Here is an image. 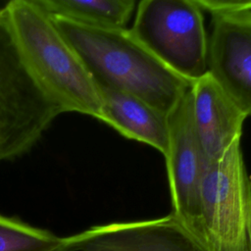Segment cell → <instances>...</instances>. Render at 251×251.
Returning <instances> with one entry per match:
<instances>
[{"label":"cell","instance_id":"obj_13","mask_svg":"<svg viewBox=\"0 0 251 251\" xmlns=\"http://www.w3.org/2000/svg\"><path fill=\"white\" fill-rule=\"evenodd\" d=\"M202 12H208L212 17L251 11V0H195Z\"/></svg>","mask_w":251,"mask_h":251},{"label":"cell","instance_id":"obj_9","mask_svg":"<svg viewBox=\"0 0 251 251\" xmlns=\"http://www.w3.org/2000/svg\"><path fill=\"white\" fill-rule=\"evenodd\" d=\"M195 130L207 159H220L240 139L247 116L207 73L191 83Z\"/></svg>","mask_w":251,"mask_h":251},{"label":"cell","instance_id":"obj_10","mask_svg":"<svg viewBox=\"0 0 251 251\" xmlns=\"http://www.w3.org/2000/svg\"><path fill=\"white\" fill-rule=\"evenodd\" d=\"M97 87L102 101L101 121L122 135L148 144L165 156L169 144L167 116L131 94Z\"/></svg>","mask_w":251,"mask_h":251},{"label":"cell","instance_id":"obj_8","mask_svg":"<svg viewBox=\"0 0 251 251\" xmlns=\"http://www.w3.org/2000/svg\"><path fill=\"white\" fill-rule=\"evenodd\" d=\"M64 251H199L176 218L94 226L62 237Z\"/></svg>","mask_w":251,"mask_h":251},{"label":"cell","instance_id":"obj_15","mask_svg":"<svg viewBox=\"0 0 251 251\" xmlns=\"http://www.w3.org/2000/svg\"><path fill=\"white\" fill-rule=\"evenodd\" d=\"M61 243H62V242H61ZM53 251H64V250H63V248H62V246H61V244H60V246H59L58 248H56L55 250H53Z\"/></svg>","mask_w":251,"mask_h":251},{"label":"cell","instance_id":"obj_12","mask_svg":"<svg viewBox=\"0 0 251 251\" xmlns=\"http://www.w3.org/2000/svg\"><path fill=\"white\" fill-rule=\"evenodd\" d=\"M61 242L47 229L0 214V251H53Z\"/></svg>","mask_w":251,"mask_h":251},{"label":"cell","instance_id":"obj_11","mask_svg":"<svg viewBox=\"0 0 251 251\" xmlns=\"http://www.w3.org/2000/svg\"><path fill=\"white\" fill-rule=\"evenodd\" d=\"M50 16L100 28L125 29L136 2L133 0H35Z\"/></svg>","mask_w":251,"mask_h":251},{"label":"cell","instance_id":"obj_14","mask_svg":"<svg viewBox=\"0 0 251 251\" xmlns=\"http://www.w3.org/2000/svg\"><path fill=\"white\" fill-rule=\"evenodd\" d=\"M247 251H251V207L249 211L248 225H247Z\"/></svg>","mask_w":251,"mask_h":251},{"label":"cell","instance_id":"obj_5","mask_svg":"<svg viewBox=\"0 0 251 251\" xmlns=\"http://www.w3.org/2000/svg\"><path fill=\"white\" fill-rule=\"evenodd\" d=\"M200 251H247L251 186L240 139L210 162L201 186Z\"/></svg>","mask_w":251,"mask_h":251},{"label":"cell","instance_id":"obj_3","mask_svg":"<svg viewBox=\"0 0 251 251\" xmlns=\"http://www.w3.org/2000/svg\"><path fill=\"white\" fill-rule=\"evenodd\" d=\"M62 113L27 68L0 9V162L28 151Z\"/></svg>","mask_w":251,"mask_h":251},{"label":"cell","instance_id":"obj_1","mask_svg":"<svg viewBox=\"0 0 251 251\" xmlns=\"http://www.w3.org/2000/svg\"><path fill=\"white\" fill-rule=\"evenodd\" d=\"M50 17L97 86L131 94L166 116L190 89V82L162 65L128 28L93 27Z\"/></svg>","mask_w":251,"mask_h":251},{"label":"cell","instance_id":"obj_6","mask_svg":"<svg viewBox=\"0 0 251 251\" xmlns=\"http://www.w3.org/2000/svg\"><path fill=\"white\" fill-rule=\"evenodd\" d=\"M167 122L169 144L164 157L172 197L171 214L199 250L201 186L210 161L195 130L190 89L167 115Z\"/></svg>","mask_w":251,"mask_h":251},{"label":"cell","instance_id":"obj_4","mask_svg":"<svg viewBox=\"0 0 251 251\" xmlns=\"http://www.w3.org/2000/svg\"><path fill=\"white\" fill-rule=\"evenodd\" d=\"M132 36L162 65L192 83L208 73V36L195 0H142Z\"/></svg>","mask_w":251,"mask_h":251},{"label":"cell","instance_id":"obj_7","mask_svg":"<svg viewBox=\"0 0 251 251\" xmlns=\"http://www.w3.org/2000/svg\"><path fill=\"white\" fill-rule=\"evenodd\" d=\"M208 73L237 107L251 116V11L213 17Z\"/></svg>","mask_w":251,"mask_h":251},{"label":"cell","instance_id":"obj_2","mask_svg":"<svg viewBox=\"0 0 251 251\" xmlns=\"http://www.w3.org/2000/svg\"><path fill=\"white\" fill-rule=\"evenodd\" d=\"M2 9L23 59L42 88L64 112L101 121L98 87L52 18L35 0H13Z\"/></svg>","mask_w":251,"mask_h":251}]
</instances>
